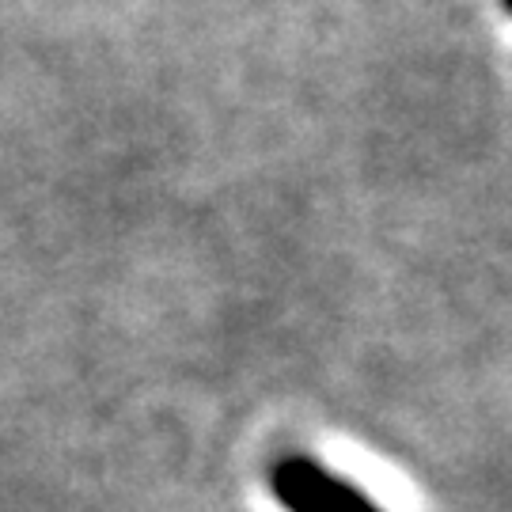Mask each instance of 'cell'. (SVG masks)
Masks as SVG:
<instances>
[{"instance_id": "6da1fadb", "label": "cell", "mask_w": 512, "mask_h": 512, "mask_svg": "<svg viewBox=\"0 0 512 512\" xmlns=\"http://www.w3.org/2000/svg\"><path fill=\"white\" fill-rule=\"evenodd\" d=\"M266 486L285 512H384L357 482L304 452L274 459L266 471Z\"/></svg>"}]
</instances>
